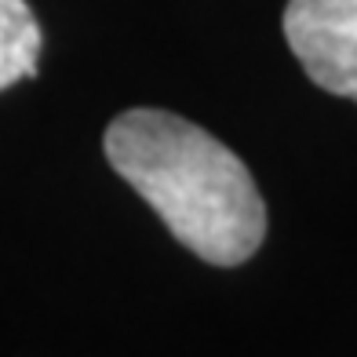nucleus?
<instances>
[{
	"mask_svg": "<svg viewBox=\"0 0 357 357\" xmlns=\"http://www.w3.org/2000/svg\"><path fill=\"white\" fill-rule=\"evenodd\" d=\"M106 160L204 263H248L266 237V204L230 146L168 109H124L102 135Z\"/></svg>",
	"mask_w": 357,
	"mask_h": 357,
	"instance_id": "1",
	"label": "nucleus"
},
{
	"mask_svg": "<svg viewBox=\"0 0 357 357\" xmlns=\"http://www.w3.org/2000/svg\"><path fill=\"white\" fill-rule=\"evenodd\" d=\"M284 40L317 88L357 102V0H288Z\"/></svg>",
	"mask_w": 357,
	"mask_h": 357,
	"instance_id": "2",
	"label": "nucleus"
},
{
	"mask_svg": "<svg viewBox=\"0 0 357 357\" xmlns=\"http://www.w3.org/2000/svg\"><path fill=\"white\" fill-rule=\"evenodd\" d=\"M44 33L26 0H0V91L37 77Z\"/></svg>",
	"mask_w": 357,
	"mask_h": 357,
	"instance_id": "3",
	"label": "nucleus"
}]
</instances>
